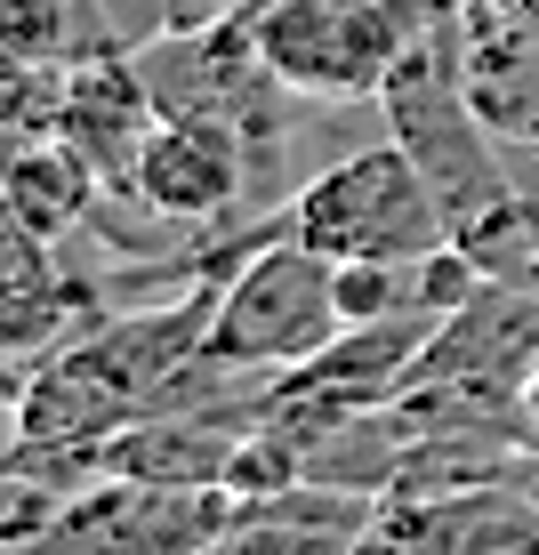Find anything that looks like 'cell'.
Returning <instances> with one entry per match:
<instances>
[{"label":"cell","instance_id":"obj_1","mask_svg":"<svg viewBox=\"0 0 539 555\" xmlns=\"http://www.w3.org/2000/svg\"><path fill=\"white\" fill-rule=\"evenodd\" d=\"M274 225L291 242L322 258H387V266H411V258H435L451 242V218H442L435 185L419 178V162L402 153L395 138L371 145V153H346L322 178H306L282 194Z\"/></svg>","mask_w":539,"mask_h":555},{"label":"cell","instance_id":"obj_2","mask_svg":"<svg viewBox=\"0 0 539 555\" xmlns=\"http://www.w3.org/2000/svg\"><path fill=\"white\" fill-rule=\"evenodd\" d=\"M346 331L338 314V258L306 250L291 234H266L242 266L218 274V314H209L202 354L218 371H298Z\"/></svg>","mask_w":539,"mask_h":555},{"label":"cell","instance_id":"obj_3","mask_svg":"<svg viewBox=\"0 0 539 555\" xmlns=\"http://www.w3.org/2000/svg\"><path fill=\"white\" fill-rule=\"evenodd\" d=\"M249 33L291 98L355 105L387 89L411 41V9L402 0H249Z\"/></svg>","mask_w":539,"mask_h":555},{"label":"cell","instance_id":"obj_4","mask_svg":"<svg viewBox=\"0 0 539 555\" xmlns=\"http://www.w3.org/2000/svg\"><path fill=\"white\" fill-rule=\"evenodd\" d=\"M234 491L218 483H145V475H98L33 531L41 555H209L234 524Z\"/></svg>","mask_w":539,"mask_h":555},{"label":"cell","instance_id":"obj_5","mask_svg":"<svg viewBox=\"0 0 539 555\" xmlns=\"http://www.w3.org/2000/svg\"><path fill=\"white\" fill-rule=\"evenodd\" d=\"M355 555H539V491L531 483H467L378 500Z\"/></svg>","mask_w":539,"mask_h":555},{"label":"cell","instance_id":"obj_6","mask_svg":"<svg viewBox=\"0 0 539 555\" xmlns=\"http://www.w3.org/2000/svg\"><path fill=\"white\" fill-rule=\"evenodd\" d=\"M249 185H258L249 145H242L226 121H202V113H162V129H153V145H145L138 185H129V194L153 202L162 218L209 234V225H226V218L242 209Z\"/></svg>","mask_w":539,"mask_h":555},{"label":"cell","instance_id":"obj_7","mask_svg":"<svg viewBox=\"0 0 539 555\" xmlns=\"http://www.w3.org/2000/svg\"><path fill=\"white\" fill-rule=\"evenodd\" d=\"M162 129V105H153L145 73H138V49H105L89 65H73V89H65V138L98 162L105 194H129L138 185V162Z\"/></svg>","mask_w":539,"mask_h":555},{"label":"cell","instance_id":"obj_8","mask_svg":"<svg viewBox=\"0 0 539 555\" xmlns=\"http://www.w3.org/2000/svg\"><path fill=\"white\" fill-rule=\"evenodd\" d=\"M371 515H378L371 491L306 483L298 475V483H282V491L242 500L209 555H355V540L371 531Z\"/></svg>","mask_w":539,"mask_h":555},{"label":"cell","instance_id":"obj_9","mask_svg":"<svg viewBox=\"0 0 539 555\" xmlns=\"http://www.w3.org/2000/svg\"><path fill=\"white\" fill-rule=\"evenodd\" d=\"M467 98L491 138L539 145V16L467 0Z\"/></svg>","mask_w":539,"mask_h":555},{"label":"cell","instance_id":"obj_10","mask_svg":"<svg viewBox=\"0 0 539 555\" xmlns=\"http://www.w3.org/2000/svg\"><path fill=\"white\" fill-rule=\"evenodd\" d=\"M0 202H9L41 242H65V234H81V225L98 218L105 178L73 138H49V145H25V153L0 162Z\"/></svg>","mask_w":539,"mask_h":555},{"label":"cell","instance_id":"obj_11","mask_svg":"<svg viewBox=\"0 0 539 555\" xmlns=\"http://www.w3.org/2000/svg\"><path fill=\"white\" fill-rule=\"evenodd\" d=\"M121 49L105 0H0V56L16 65H89Z\"/></svg>","mask_w":539,"mask_h":555},{"label":"cell","instance_id":"obj_12","mask_svg":"<svg viewBox=\"0 0 539 555\" xmlns=\"http://www.w3.org/2000/svg\"><path fill=\"white\" fill-rule=\"evenodd\" d=\"M65 89H73V65H16V56H0V162L25 145L65 138Z\"/></svg>","mask_w":539,"mask_h":555},{"label":"cell","instance_id":"obj_13","mask_svg":"<svg viewBox=\"0 0 539 555\" xmlns=\"http://www.w3.org/2000/svg\"><path fill=\"white\" fill-rule=\"evenodd\" d=\"M25 378H0V459H16V443H25Z\"/></svg>","mask_w":539,"mask_h":555},{"label":"cell","instance_id":"obj_14","mask_svg":"<svg viewBox=\"0 0 539 555\" xmlns=\"http://www.w3.org/2000/svg\"><path fill=\"white\" fill-rule=\"evenodd\" d=\"M524 411H531V427H539V362H531V378H524Z\"/></svg>","mask_w":539,"mask_h":555},{"label":"cell","instance_id":"obj_15","mask_svg":"<svg viewBox=\"0 0 539 555\" xmlns=\"http://www.w3.org/2000/svg\"><path fill=\"white\" fill-rule=\"evenodd\" d=\"M0 555H41V547H25V540H0Z\"/></svg>","mask_w":539,"mask_h":555}]
</instances>
